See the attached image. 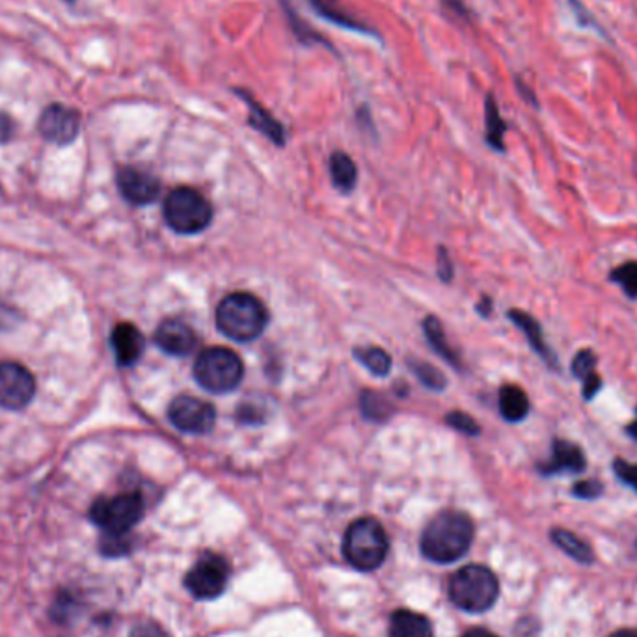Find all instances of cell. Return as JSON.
I'll use <instances>...</instances> for the list:
<instances>
[{
  "instance_id": "cell-1",
  "label": "cell",
  "mask_w": 637,
  "mask_h": 637,
  "mask_svg": "<svg viewBox=\"0 0 637 637\" xmlns=\"http://www.w3.org/2000/svg\"><path fill=\"white\" fill-rule=\"evenodd\" d=\"M474 522L461 511H444L427 524L421 535V554L446 565L468 554L474 543Z\"/></svg>"
},
{
  "instance_id": "cell-2",
  "label": "cell",
  "mask_w": 637,
  "mask_h": 637,
  "mask_svg": "<svg viewBox=\"0 0 637 637\" xmlns=\"http://www.w3.org/2000/svg\"><path fill=\"white\" fill-rule=\"evenodd\" d=\"M269 325V312L250 293H231L218 304L217 326L226 338L248 343L258 339Z\"/></svg>"
},
{
  "instance_id": "cell-3",
  "label": "cell",
  "mask_w": 637,
  "mask_h": 637,
  "mask_svg": "<svg viewBox=\"0 0 637 637\" xmlns=\"http://www.w3.org/2000/svg\"><path fill=\"white\" fill-rule=\"evenodd\" d=\"M500 583L492 570L483 565H468L457 570L449 582V598L462 611L483 613L498 600Z\"/></svg>"
},
{
  "instance_id": "cell-4",
  "label": "cell",
  "mask_w": 637,
  "mask_h": 637,
  "mask_svg": "<svg viewBox=\"0 0 637 637\" xmlns=\"http://www.w3.org/2000/svg\"><path fill=\"white\" fill-rule=\"evenodd\" d=\"M390 550L388 535L375 518H358L343 537V556L354 569H379Z\"/></svg>"
},
{
  "instance_id": "cell-5",
  "label": "cell",
  "mask_w": 637,
  "mask_h": 637,
  "mask_svg": "<svg viewBox=\"0 0 637 637\" xmlns=\"http://www.w3.org/2000/svg\"><path fill=\"white\" fill-rule=\"evenodd\" d=\"M243 375V360L226 347H207L194 364V379L211 394L222 395L235 390Z\"/></svg>"
},
{
  "instance_id": "cell-6",
  "label": "cell",
  "mask_w": 637,
  "mask_h": 637,
  "mask_svg": "<svg viewBox=\"0 0 637 637\" xmlns=\"http://www.w3.org/2000/svg\"><path fill=\"white\" fill-rule=\"evenodd\" d=\"M164 220L181 235H196L213 222V207L198 190L177 187L164 200Z\"/></svg>"
},
{
  "instance_id": "cell-7",
  "label": "cell",
  "mask_w": 637,
  "mask_h": 637,
  "mask_svg": "<svg viewBox=\"0 0 637 637\" xmlns=\"http://www.w3.org/2000/svg\"><path fill=\"white\" fill-rule=\"evenodd\" d=\"M146 505L140 494L125 492L114 498H101L92 505L90 518L103 529V535H129L142 520Z\"/></svg>"
},
{
  "instance_id": "cell-8",
  "label": "cell",
  "mask_w": 637,
  "mask_h": 637,
  "mask_svg": "<svg viewBox=\"0 0 637 637\" xmlns=\"http://www.w3.org/2000/svg\"><path fill=\"white\" fill-rule=\"evenodd\" d=\"M228 580H230L228 561L218 554L207 552L187 572L185 585L192 597L213 600L226 591Z\"/></svg>"
},
{
  "instance_id": "cell-9",
  "label": "cell",
  "mask_w": 637,
  "mask_h": 637,
  "mask_svg": "<svg viewBox=\"0 0 637 637\" xmlns=\"http://www.w3.org/2000/svg\"><path fill=\"white\" fill-rule=\"evenodd\" d=\"M168 418L181 433L205 434L213 431L217 410L204 399L179 395L168 407Z\"/></svg>"
},
{
  "instance_id": "cell-10",
  "label": "cell",
  "mask_w": 637,
  "mask_h": 637,
  "mask_svg": "<svg viewBox=\"0 0 637 637\" xmlns=\"http://www.w3.org/2000/svg\"><path fill=\"white\" fill-rule=\"evenodd\" d=\"M36 394V380L27 367L15 362L0 364V407L21 410Z\"/></svg>"
},
{
  "instance_id": "cell-11",
  "label": "cell",
  "mask_w": 637,
  "mask_h": 637,
  "mask_svg": "<svg viewBox=\"0 0 637 637\" xmlns=\"http://www.w3.org/2000/svg\"><path fill=\"white\" fill-rule=\"evenodd\" d=\"M585 470H587V455L582 446L559 436L552 440L550 459L537 464V472L543 477L580 475Z\"/></svg>"
},
{
  "instance_id": "cell-12",
  "label": "cell",
  "mask_w": 637,
  "mask_h": 637,
  "mask_svg": "<svg viewBox=\"0 0 637 637\" xmlns=\"http://www.w3.org/2000/svg\"><path fill=\"white\" fill-rule=\"evenodd\" d=\"M38 129L45 140L58 146H68L79 135L81 116L77 110L64 107L60 103L49 105L41 112Z\"/></svg>"
},
{
  "instance_id": "cell-13",
  "label": "cell",
  "mask_w": 637,
  "mask_h": 637,
  "mask_svg": "<svg viewBox=\"0 0 637 637\" xmlns=\"http://www.w3.org/2000/svg\"><path fill=\"white\" fill-rule=\"evenodd\" d=\"M118 189L129 204L148 205L157 200L161 185L150 172L129 166L118 174Z\"/></svg>"
},
{
  "instance_id": "cell-14",
  "label": "cell",
  "mask_w": 637,
  "mask_h": 637,
  "mask_svg": "<svg viewBox=\"0 0 637 637\" xmlns=\"http://www.w3.org/2000/svg\"><path fill=\"white\" fill-rule=\"evenodd\" d=\"M507 317L524 334L531 351L543 360L546 367L552 369V371H561L559 358H557V354L552 351V347L548 345V341L544 338V330L541 323L531 313L524 312V310H516V308L515 310H509Z\"/></svg>"
},
{
  "instance_id": "cell-15",
  "label": "cell",
  "mask_w": 637,
  "mask_h": 637,
  "mask_svg": "<svg viewBox=\"0 0 637 637\" xmlns=\"http://www.w3.org/2000/svg\"><path fill=\"white\" fill-rule=\"evenodd\" d=\"M155 343L170 356H187L196 349L198 338L187 323L179 319H166L155 332Z\"/></svg>"
},
{
  "instance_id": "cell-16",
  "label": "cell",
  "mask_w": 637,
  "mask_h": 637,
  "mask_svg": "<svg viewBox=\"0 0 637 637\" xmlns=\"http://www.w3.org/2000/svg\"><path fill=\"white\" fill-rule=\"evenodd\" d=\"M144 347V336L135 325L120 323L112 330V349L120 366H135L144 354Z\"/></svg>"
},
{
  "instance_id": "cell-17",
  "label": "cell",
  "mask_w": 637,
  "mask_h": 637,
  "mask_svg": "<svg viewBox=\"0 0 637 637\" xmlns=\"http://www.w3.org/2000/svg\"><path fill=\"white\" fill-rule=\"evenodd\" d=\"M235 94L239 95L244 103H246V107H248V123H250L256 131H259L261 135L267 136L274 144L284 146L285 138H287L284 125L278 122V120L272 116L271 112L265 109L261 103H258L246 90L235 88Z\"/></svg>"
},
{
  "instance_id": "cell-18",
  "label": "cell",
  "mask_w": 637,
  "mask_h": 637,
  "mask_svg": "<svg viewBox=\"0 0 637 637\" xmlns=\"http://www.w3.org/2000/svg\"><path fill=\"white\" fill-rule=\"evenodd\" d=\"M310 6H312L315 14L323 17L332 25H338V27L351 30V32H360V34H366V36H373V38L379 36L375 30L367 27L366 23H362L353 14H349L339 4L338 0H310Z\"/></svg>"
},
{
  "instance_id": "cell-19",
  "label": "cell",
  "mask_w": 637,
  "mask_h": 637,
  "mask_svg": "<svg viewBox=\"0 0 637 637\" xmlns=\"http://www.w3.org/2000/svg\"><path fill=\"white\" fill-rule=\"evenodd\" d=\"M500 414L509 423H522L531 412V401L524 388L516 384H503L498 395Z\"/></svg>"
},
{
  "instance_id": "cell-20",
  "label": "cell",
  "mask_w": 637,
  "mask_h": 637,
  "mask_svg": "<svg viewBox=\"0 0 637 637\" xmlns=\"http://www.w3.org/2000/svg\"><path fill=\"white\" fill-rule=\"evenodd\" d=\"M388 637H434L431 621L416 611H395L390 619Z\"/></svg>"
},
{
  "instance_id": "cell-21",
  "label": "cell",
  "mask_w": 637,
  "mask_h": 637,
  "mask_svg": "<svg viewBox=\"0 0 637 637\" xmlns=\"http://www.w3.org/2000/svg\"><path fill=\"white\" fill-rule=\"evenodd\" d=\"M330 177H332V183L336 189L341 190V192H349L356 185L358 168L347 153L336 151L330 157Z\"/></svg>"
},
{
  "instance_id": "cell-22",
  "label": "cell",
  "mask_w": 637,
  "mask_h": 637,
  "mask_svg": "<svg viewBox=\"0 0 637 637\" xmlns=\"http://www.w3.org/2000/svg\"><path fill=\"white\" fill-rule=\"evenodd\" d=\"M550 535H552V541H554L567 556L576 559V561H580V563H585V565L593 563L595 556H593L591 546L585 543L583 539H580L578 535H574L569 529H552Z\"/></svg>"
},
{
  "instance_id": "cell-23",
  "label": "cell",
  "mask_w": 637,
  "mask_h": 637,
  "mask_svg": "<svg viewBox=\"0 0 637 637\" xmlns=\"http://www.w3.org/2000/svg\"><path fill=\"white\" fill-rule=\"evenodd\" d=\"M507 131V125L503 122L500 107L496 103V99L492 95H487V103H485V138H487L488 146L492 150H505V142L503 136Z\"/></svg>"
},
{
  "instance_id": "cell-24",
  "label": "cell",
  "mask_w": 637,
  "mask_h": 637,
  "mask_svg": "<svg viewBox=\"0 0 637 637\" xmlns=\"http://www.w3.org/2000/svg\"><path fill=\"white\" fill-rule=\"evenodd\" d=\"M282 6H284L285 17H287V21H289L291 32L295 34V38H297L302 45H325V47H328V49L332 51V47L328 45V41H326L321 34H317L306 21L300 19L299 14L295 12V8L291 6V2L282 0Z\"/></svg>"
},
{
  "instance_id": "cell-25",
  "label": "cell",
  "mask_w": 637,
  "mask_h": 637,
  "mask_svg": "<svg viewBox=\"0 0 637 637\" xmlns=\"http://www.w3.org/2000/svg\"><path fill=\"white\" fill-rule=\"evenodd\" d=\"M423 328H425V334H427L429 343L433 345L434 351L440 354L451 366H461L459 356L449 347L448 339H446V334H444V328L440 325V321L436 317H429V319H425Z\"/></svg>"
},
{
  "instance_id": "cell-26",
  "label": "cell",
  "mask_w": 637,
  "mask_h": 637,
  "mask_svg": "<svg viewBox=\"0 0 637 637\" xmlns=\"http://www.w3.org/2000/svg\"><path fill=\"white\" fill-rule=\"evenodd\" d=\"M354 356L358 358V362L362 366L367 367L373 375L377 377H386L392 369V358L380 347H366V349H356Z\"/></svg>"
},
{
  "instance_id": "cell-27",
  "label": "cell",
  "mask_w": 637,
  "mask_h": 637,
  "mask_svg": "<svg viewBox=\"0 0 637 637\" xmlns=\"http://www.w3.org/2000/svg\"><path fill=\"white\" fill-rule=\"evenodd\" d=\"M611 284L619 285L630 300H637V261H624L608 274Z\"/></svg>"
},
{
  "instance_id": "cell-28",
  "label": "cell",
  "mask_w": 637,
  "mask_h": 637,
  "mask_svg": "<svg viewBox=\"0 0 637 637\" xmlns=\"http://www.w3.org/2000/svg\"><path fill=\"white\" fill-rule=\"evenodd\" d=\"M360 408L367 420L386 421L392 416V405L384 395L364 392L360 397Z\"/></svg>"
},
{
  "instance_id": "cell-29",
  "label": "cell",
  "mask_w": 637,
  "mask_h": 637,
  "mask_svg": "<svg viewBox=\"0 0 637 637\" xmlns=\"http://www.w3.org/2000/svg\"><path fill=\"white\" fill-rule=\"evenodd\" d=\"M597 366L598 354L593 349L585 347V349H580L578 353L574 354V358L570 362V375L582 382L585 377H589L591 373L597 371Z\"/></svg>"
},
{
  "instance_id": "cell-30",
  "label": "cell",
  "mask_w": 637,
  "mask_h": 637,
  "mask_svg": "<svg viewBox=\"0 0 637 637\" xmlns=\"http://www.w3.org/2000/svg\"><path fill=\"white\" fill-rule=\"evenodd\" d=\"M412 369H414L416 377H418L427 388L436 390V392H440V390L446 388V377H444L436 367L431 366V364H427V362H414Z\"/></svg>"
},
{
  "instance_id": "cell-31",
  "label": "cell",
  "mask_w": 637,
  "mask_h": 637,
  "mask_svg": "<svg viewBox=\"0 0 637 637\" xmlns=\"http://www.w3.org/2000/svg\"><path fill=\"white\" fill-rule=\"evenodd\" d=\"M446 421H448L449 427H453L455 431L466 434V436H479L481 434L479 423L470 414L461 412V410L449 412L448 416H446Z\"/></svg>"
},
{
  "instance_id": "cell-32",
  "label": "cell",
  "mask_w": 637,
  "mask_h": 637,
  "mask_svg": "<svg viewBox=\"0 0 637 637\" xmlns=\"http://www.w3.org/2000/svg\"><path fill=\"white\" fill-rule=\"evenodd\" d=\"M572 496L578 500H598L604 494V483L598 479H580L570 488Z\"/></svg>"
},
{
  "instance_id": "cell-33",
  "label": "cell",
  "mask_w": 637,
  "mask_h": 637,
  "mask_svg": "<svg viewBox=\"0 0 637 637\" xmlns=\"http://www.w3.org/2000/svg\"><path fill=\"white\" fill-rule=\"evenodd\" d=\"M611 468H613V474L615 477L626 485L628 488H632L634 492L637 494V464L636 462L626 461V459H621V457H617V459H613V464H611Z\"/></svg>"
},
{
  "instance_id": "cell-34",
  "label": "cell",
  "mask_w": 637,
  "mask_h": 637,
  "mask_svg": "<svg viewBox=\"0 0 637 637\" xmlns=\"http://www.w3.org/2000/svg\"><path fill=\"white\" fill-rule=\"evenodd\" d=\"M604 388V380H602V375L595 371V373H591L589 377H585L582 380V397L585 403H591L598 394H600V390Z\"/></svg>"
},
{
  "instance_id": "cell-35",
  "label": "cell",
  "mask_w": 637,
  "mask_h": 637,
  "mask_svg": "<svg viewBox=\"0 0 637 637\" xmlns=\"http://www.w3.org/2000/svg\"><path fill=\"white\" fill-rule=\"evenodd\" d=\"M131 637H170L159 624L142 623L136 624L131 632Z\"/></svg>"
},
{
  "instance_id": "cell-36",
  "label": "cell",
  "mask_w": 637,
  "mask_h": 637,
  "mask_svg": "<svg viewBox=\"0 0 637 637\" xmlns=\"http://www.w3.org/2000/svg\"><path fill=\"white\" fill-rule=\"evenodd\" d=\"M438 263H440V267H438V274H440V278H442L444 282H449V280H451V276H453V267H451V263H449L448 254H446V250H444V248L440 250V259H438Z\"/></svg>"
},
{
  "instance_id": "cell-37",
  "label": "cell",
  "mask_w": 637,
  "mask_h": 637,
  "mask_svg": "<svg viewBox=\"0 0 637 637\" xmlns=\"http://www.w3.org/2000/svg\"><path fill=\"white\" fill-rule=\"evenodd\" d=\"M12 133H14V125H12V120L4 114V112H0V144H4V142H8L10 138H12Z\"/></svg>"
},
{
  "instance_id": "cell-38",
  "label": "cell",
  "mask_w": 637,
  "mask_h": 637,
  "mask_svg": "<svg viewBox=\"0 0 637 637\" xmlns=\"http://www.w3.org/2000/svg\"><path fill=\"white\" fill-rule=\"evenodd\" d=\"M492 308H494V304H492V299L490 297H483V299L479 300V304H477V312L479 315H483L485 319L490 317V313H492Z\"/></svg>"
},
{
  "instance_id": "cell-39",
  "label": "cell",
  "mask_w": 637,
  "mask_h": 637,
  "mask_svg": "<svg viewBox=\"0 0 637 637\" xmlns=\"http://www.w3.org/2000/svg\"><path fill=\"white\" fill-rule=\"evenodd\" d=\"M462 637H498L496 634H492L490 630H485V628H472V630H468L466 634Z\"/></svg>"
},
{
  "instance_id": "cell-40",
  "label": "cell",
  "mask_w": 637,
  "mask_h": 637,
  "mask_svg": "<svg viewBox=\"0 0 637 637\" xmlns=\"http://www.w3.org/2000/svg\"><path fill=\"white\" fill-rule=\"evenodd\" d=\"M624 433L628 434L634 442H637V407H636V418L630 421L626 427H624Z\"/></svg>"
},
{
  "instance_id": "cell-41",
  "label": "cell",
  "mask_w": 637,
  "mask_h": 637,
  "mask_svg": "<svg viewBox=\"0 0 637 637\" xmlns=\"http://www.w3.org/2000/svg\"><path fill=\"white\" fill-rule=\"evenodd\" d=\"M610 637H637V630H619V632L611 634Z\"/></svg>"
}]
</instances>
